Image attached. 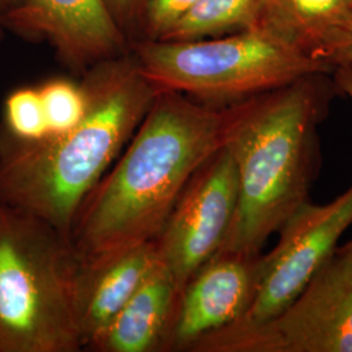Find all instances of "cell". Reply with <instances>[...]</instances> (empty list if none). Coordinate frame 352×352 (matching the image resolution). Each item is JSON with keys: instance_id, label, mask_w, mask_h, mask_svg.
<instances>
[{"instance_id": "obj_13", "label": "cell", "mask_w": 352, "mask_h": 352, "mask_svg": "<svg viewBox=\"0 0 352 352\" xmlns=\"http://www.w3.org/2000/svg\"><path fill=\"white\" fill-rule=\"evenodd\" d=\"M265 1L263 24L295 42L317 60H321V54L352 13V0Z\"/></svg>"}, {"instance_id": "obj_18", "label": "cell", "mask_w": 352, "mask_h": 352, "mask_svg": "<svg viewBox=\"0 0 352 352\" xmlns=\"http://www.w3.org/2000/svg\"><path fill=\"white\" fill-rule=\"evenodd\" d=\"M321 60L331 67L352 64V13L340 28L338 34L321 54Z\"/></svg>"}, {"instance_id": "obj_12", "label": "cell", "mask_w": 352, "mask_h": 352, "mask_svg": "<svg viewBox=\"0 0 352 352\" xmlns=\"http://www.w3.org/2000/svg\"><path fill=\"white\" fill-rule=\"evenodd\" d=\"M180 292L161 261L88 350L162 352Z\"/></svg>"}, {"instance_id": "obj_14", "label": "cell", "mask_w": 352, "mask_h": 352, "mask_svg": "<svg viewBox=\"0 0 352 352\" xmlns=\"http://www.w3.org/2000/svg\"><path fill=\"white\" fill-rule=\"evenodd\" d=\"M265 0H197L161 41L219 37L261 25Z\"/></svg>"}, {"instance_id": "obj_16", "label": "cell", "mask_w": 352, "mask_h": 352, "mask_svg": "<svg viewBox=\"0 0 352 352\" xmlns=\"http://www.w3.org/2000/svg\"><path fill=\"white\" fill-rule=\"evenodd\" d=\"M1 124L19 139L39 140L49 136L47 119L38 87L13 90L4 102Z\"/></svg>"}, {"instance_id": "obj_20", "label": "cell", "mask_w": 352, "mask_h": 352, "mask_svg": "<svg viewBox=\"0 0 352 352\" xmlns=\"http://www.w3.org/2000/svg\"><path fill=\"white\" fill-rule=\"evenodd\" d=\"M331 76L336 88L346 94L352 101V64H342L334 67ZM340 250L352 253V239L340 247Z\"/></svg>"}, {"instance_id": "obj_7", "label": "cell", "mask_w": 352, "mask_h": 352, "mask_svg": "<svg viewBox=\"0 0 352 352\" xmlns=\"http://www.w3.org/2000/svg\"><path fill=\"white\" fill-rule=\"evenodd\" d=\"M352 225V184L333 201H311L280 227L279 240L263 254V272L248 311L228 327H250L279 315L338 248Z\"/></svg>"}, {"instance_id": "obj_6", "label": "cell", "mask_w": 352, "mask_h": 352, "mask_svg": "<svg viewBox=\"0 0 352 352\" xmlns=\"http://www.w3.org/2000/svg\"><path fill=\"white\" fill-rule=\"evenodd\" d=\"M188 352H352V253L337 248L279 315L217 330Z\"/></svg>"}, {"instance_id": "obj_3", "label": "cell", "mask_w": 352, "mask_h": 352, "mask_svg": "<svg viewBox=\"0 0 352 352\" xmlns=\"http://www.w3.org/2000/svg\"><path fill=\"white\" fill-rule=\"evenodd\" d=\"M327 76H305L223 107L225 145L236 164L239 196L219 251L261 253L309 201L321 162L317 126L334 87Z\"/></svg>"}, {"instance_id": "obj_11", "label": "cell", "mask_w": 352, "mask_h": 352, "mask_svg": "<svg viewBox=\"0 0 352 352\" xmlns=\"http://www.w3.org/2000/svg\"><path fill=\"white\" fill-rule=\"evenodd\" d=\"M160 263L154 240L82 264L77 321L82 350L94 343Z\"/></svg>"}, {"instance_id": "obj_19", "label": "cell", "mask_w": 352, "mask_h": 352, "mask_svg": "<svg viewBox=\"0 0 352 352\" xmlns=\"http://www.w3.org/2000/svg\"><path fill=\"white\" fill-rule=\"evenodd\" d=\"M116 23L126 32L131 24L142 19L146 0H104Z\"/></svg>"}, {"instance_id": "obj_5", "label": "cell", "mask_w": 352, "mask_h": 352, "mask_svg": "<svg viewBox=\"0 0 352 352\" xmlns=\"http://www.w3.org/2000/svg\"><path fill=\"white\" fill-rule=\"evenodd\" d=\"M132 55L157 88L183 93L214 107L334 71L264 24L193 41L145 39L132 47Z\"/></svg>"}, {"instance_id": "obj_15", "label": "cell", "mask_w": 352, "mask_h": 352, "mask_svg": "<svg viewBox=\"0 0 352 352\" xmlns=\"http://www.w3.org/2000/svg\"><path fill=\"white\" fill-rule=\"evenodd\" d=\"M49 126V135H62L84 118L88 98L81 82L56 77L38 87Z\"/></svg>"}, {"instance_id": "obj_2", "label": "cell", "mask_w": 352, "mask_h": 352, "mask_svg": "<svg viewBox=\"0 0 352 352\" xmlns=\"http://www.w3.org/2000/svg\"><path fill=\"white\" fill-rule=\"evenodd\" d=\"M81 84L87 113L65 133L19 139L0 123V201L36 215L68 238L78 208L161 91L132 54L94 64Z\"/></svg>"}, {"instance_id": "obj_1", "label": "cell", "mask_w": 352, "mask_h": 352, "mask_svg": "<svg viewBox=\"0 0 352 352\" xmlns=\"http://www.w3.org/2000/svg\"><path fill=\"white\" fill-rule=\"evenodd\" d=\"M223 145V107L161 90L77 210L71 240L82 264L155 239L189 179Z\"/></svg>"}, {"instance_id": "obj_21", "label": "cell", "mask_w": 352, "mask_h": 352, "mask_svg": "<svg viewBox=\"0 0 352 352\" xmlns=\"http://www.w3.org/2000/svg\"><path fill=\"white\" fill-rule=\"evenodd\" d=\"M21 3H23V0H0V19L6 13H8L10 11L14 10V8H17Z\"/></svg>"}, {"instance_id": "obj_8", "label": "cell", "mask_w": 352, "mask_h": 352, "mask_svg": "<svg viewBox=\"0 0 352 352\" xmlns=\"http://www.w3.org/2000/svg\"><path fill=\"white\" fill-rule=\"evenodd\" d=\"M239 183L226 145L196 170L158 236V258L182 294L192 276L219 251L238 206Z\"/></svg>"}, {"instance_id": "obj_9", "label": "cell", "mask_w": 352, "mask_h": 352, "mask_svg": "<svg viewBox=\"0 0 352 352\" xmlns=\"http://www.w3.org/2000/svg\"><path fill=\"white\" fill-rule=\"evenodd\" d=\"M261 272L263 252H215L182 291L162 352H188L202 337L239 320L254 299Z\"/></svg>"}, {"instance_id": "obj_10", "label": "cell", "mask_w": 352, "mask_h": 352, "mask_svg": "<svg viewBox=\"0 0 352 352\" xmlns=\"http://www.w3.org/2000/svg\"><path fill=\"white\" fill-rule=\"evenodd\" d=\"M0 24L26 39H46L78 74L126 54V34L104 0H23Z\"/></svg>"}, {"instance_id": "obj_17", "label": "cell", "mask_w": 352, "mask_h": 352, "mask_svg": "<svg viewBox=\"0 0 352 352\" xmlns=\"http://www.w3.org/2000/svg\"><path fill=\"white\" fill-rule=\"evenodd\" d=\"M197 0H146L142 13L146 39H162Z\"/></svg>"}, {"instance_id": "obj_4", "label": "cell", "mask_w": 352, "mask_h": 352, "mask_svg": "<svg viewBox=\"0 0 352 352\" xmlns=\"http://www.w3.org/2000/svg\"><path fill=\"white\" fill-rule=\"evenodd\" d=\"M82 261L50 223L0 201V352H77Z\"/></svg>"}, {"instance_id": "obj_22", "label": "cell", "mask_w": 352, "mask_h": 352, "mask_svg": "<svg viewBox=\"0 0 352 352\" xmlns=\"http://www.w3.org/2000/svg\"><path fill=\"white\" fill-rule=\"evenodd\" d=\"M3 32H4V28H3L1 24H0V39H1V37H3Z\"/></svg>"}]
</instances>
